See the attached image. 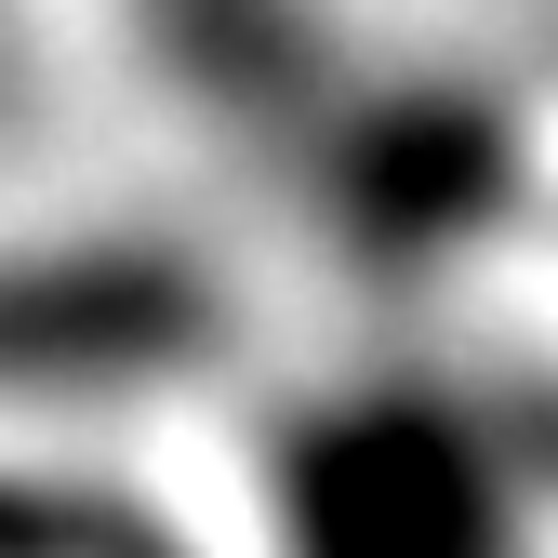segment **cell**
<instances>
[{"label": "cell", "instance_id": "obj_1", "mask_svg": "<svg viewBox=\"0 0 558 558\" xmlns=\"http://www.w3.org/2000/svg\"><path fill=\"white\" fill-rule=\"evenodd\" d=\"M293 558H506V478L439 412H345L293 478Z\"/></svg>", "mask_w": 558, "mask_h": 558}]
</instances>
